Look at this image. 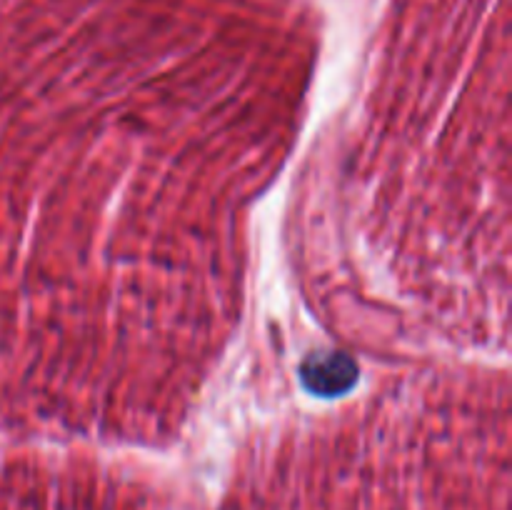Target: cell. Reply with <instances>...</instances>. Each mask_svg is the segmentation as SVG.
<instances>
[{
  "instance_id": "6da1fadb",
  "label": "cell",
  "mask_w": 512,
  "mask_h": 510,
  "mask_svg": "<svg viewBox=\"0 0 512 510\" xmlns=\"http://www.w3.org/2000/svg\"><path fill=\"white\" fill-rule=\"evenodd\" d=\"M355 368L353 360L343 353H315L305 360L303 365V383L305 388L318 395L343 393L353 385Z\"/></svg>"
}]
</instances>
